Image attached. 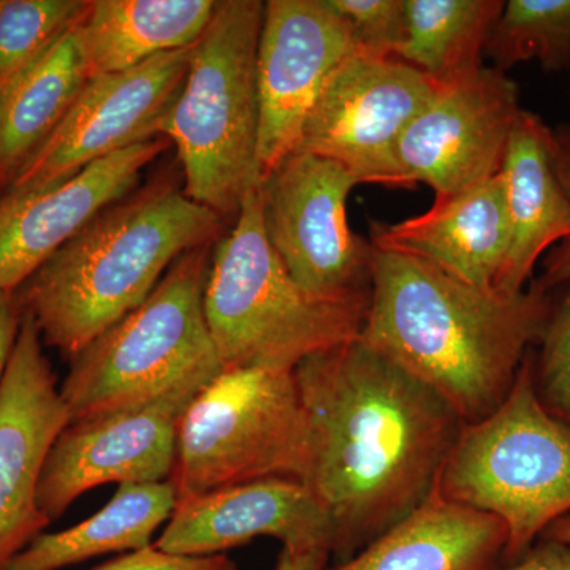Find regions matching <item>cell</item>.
Instances as JSON below:
<instances>
[{
	"label": "cell",
	"instance_id": "1",
	"mask_svg": "<svg viewBox=\"0 0 570 570\" xmlns=\"http://www.w3.org/2000/svg\"><path fill=\"white\" fill-rule=\"evenodd\" d=\"M295 376L309 420L305 483L347 561L425 501L463 420L360 337L309 356Z\"/></svg>",
	"mask_w": 570,
	"mask_h": 570
},
{
	"label": "cell",
	"instance_id": "2",
	"mask_svg": "<svg viewBox=\"0 0 570 570\" xmlns=\"http://www.w3.org/2000/svg\"><path fill=\"white\" fill-rule=\"evenodd\" d=\"M553 291H480L436 266L373 247L360 340L441 396L463 423L508 397L549 321Z\"/></svg>",
	"mask_w": 570,
	"mask_h": 570
},
{
	"label": "cell",
	"instance_id": "3",
	"mask_svg": "<svg viewBox=\"0 0 570 570\" xmlns=\"http://www.w3.org/2000/svg\"><path fill=\"white\" fill-rule=\"evenodd\" d=\"M219 214L159 178L108 206L20 291L41 341L67 358L142 305L170 266L223 232Z\"/></svg>",
	"mask_w": 570,
	"mask_h": 570
},
{
	"label": "cell",
	"instance_id": "4",
	"mask_svg": "<svg viewBox=\"0 0 570 570\" xmlns=\"http://www.w3.org/2000/svg\"><path fill=\"white\" fill-rule=\"evenodd\" d=\"M264 13L262 0H217L163 127L178 151L184 193L224 220L238 217L262 181L257 51Z\"/></svg>",
	"mask_w": 570,
	"mask_h": 570
},
{
	"label": "cell",
	"instance_id": "5",
	"mask_svg": "<svg viewBox=\"0 0 570 570\" xmlns=\"http://www.w3.org/2000/svg\"><path fill=\"white\" fill-rule=\"evenodd\" d=\"M214 247L204 305L224 370H295L360 336L370 302H316L295 284L269 245L258 187Z\"/></svg>",
	"mask_w": 570,
	"mask_h": 570
},
{
	"label": "cell",
	"instance_id": "6",
	"mask_svg": "<svg viewBox=\"0 0 570 570\" xmlns=\"http://www.w3.org/2000/svg\"><path fill=\"white\" fill-rule=\"evenodd\" d=\"M209 247L179 257L142 305L71 356L61 385L70 420L198 393L223 373L205 316Z\"/></svg>",
	"mask_w": 570,
	"mask_h": 570
},
{
	"label": "cell",
	"instance_id": "7",
	"mask_svg": "<svg viewBox=\"0 0 570 570\" xmlns=\"http://www.w3.org/2000/svg\"><path fill=\"white\" fill-rule=\"evenodd\" d=\"M434 487L508 527L502 568L519 561L570 512V428L540 404L531 351L501 406L463 423Z\"/></svg>",
	"mask_w": 570,
	"mask_h": 570
},
{
	"label": "cell",
	"instance_id": "8",
	"mask_svg": "<svg viewBox=\"0 0 570 570\" xmlns=\"http://www.w3.org/2000/svg\"><path fill=\"white\" fill-rule=\"evenodd\" d=\"M309 448L295 370H223L179 420L170 482L178 502L253 480L305 483Z\"/></svg>",
	"mask_w": 570,
	"mask_h": 570
},
{
	"label": "cell",
	"instance_id": "9",
	"mask_svg": "<svg viewBox=\"0 0 570 570\" xmlns=\"http://www.w3.org/2000/svg\"><path fill=\"white\" fill-rule=\"evenodd\" d=\"M356 186L340 164L296 151L258 184L269 245L316 302H370L373 246L347 220L348 195Z\"/></svg>",
	"mask_w": 570,
	"mask_h": 570
},
{
	"label": "cell",
	"instance_id": "10",
	"mask_svg": "<svg viewBox=\"0 0 570 570\" xmlns=\"http://www.w3.org/2000/svg\"><path fill=\"white\" fill-rule=\"evenodd\" d=\"M438 91L400 59L355 51L318 92L295 151L340 164L358 184L401 187L397 145Z\"/></svg>",
	"mask_w": 570,
	"mask_h": 570
},
{
	"label": "cell",
	"instance_id": "11",
	"mask_svg": "<svg viewBox=\"0 0 570 570\" xmlns=\"http://www.w3.org/2000/svg\"><path fill=\"white\" fill-rule=\"evenodd\" d=\"M521 110L519 85L497 67L439 86L397 145L401 187L422 183L448 198L501 174Z\"/></svg>",
	"mask_w": 570,
	"mask_h": 570
},
{
	"label": "cell",
	"instance_id": "12",
	"mask_svg": "<svg viewBox=\"0 0 570 570\" xmlns=\"http://www.w3.org/2000/svg\"><path fill=\"white\" fill-rule=\"evenodd\" d=\"M189 55L190 48L165 52L134 69L89 78L9 190L61 181L111 154L163 137L165 119L186 81Z\"/></svg>",
	"mask_w": 570,
	"mask_h": 570
},
{
	"label": "cell",
	"instance_id": "13",
	"mask_svg": "<svg viewBox=\"0 0 570 570\" xmlns=\"http://www.w3.org/2000/svg\"><path fill=\"white\" fill-rule=\"evenodd\" d=\"M195 395L171 393L135 406L70 420L45 460L37 490L41 513L52 523L81 494L105 483L170 480L179 420Z\"/></svg>",
	"mask_w": 570,
	"mask_h": 570
},
{
	"label": "cell",
	"instance_id": "14",
	"mask_svg": "<svg viewBox=\"0 0 570 570\" xmlns=\"http://www.w3.org/2000/svg\"><path fill=\"white\" fill-rule=\"evenodd\" d=\"M358 51L330 0H268L257 51L262 178L298 145L326 80Z\"/></svg>",
	"mask_w": 570,
	"mask_h": 570
},
{
	"label": "cell",
	"instance_id": "15",
	"mask_svg": "<svg viewBox=\"0 0 570 570\" xmlns=\"http://www.w3.org/2000/svg\"><path fill=\"white\" fill-rule=\"evenodd\" d=\"M69 423L39 328L24 314L0 385V570L51 524L37 490L52 442Z\"/></svg>",
	"mask_w": 570,
	"mask_h": 570
},
{
	"label": "cell",
	"instance_id": "16",
	"mask_svg": "<svg viewBox=\"0 0 570 570\" xmlns=\"http://www.w3.org/2000/svg\"><path fill=\"white\" fill-rule=\"evenodd\" d=\"M167 148L163 137L97 160L77 175L0 194V292H18L108 206L132 194Z\"/></svg>",
	"mask_w": 570,
	"mask_h": 570
},
{
	"label": "cell",
	"instance_id": "17",
	"mask_svg": "<svg viewBox=\"0 0 570 570\" xmlns=\"http://www.w3.org/2000/svg\"><path fill=\"white\" fill-rule=\"evenodd\" d=\"M264 535L281 540L284 549L335 551V528L322 502L306 483L284 478L178 502L153 546L175 557H216Z\"/></svg>",
	"mask_w": 570,
	"mask_h": 570
},
{
	"label": "cell",
	"instance_id": "18",
	"mask_svg": "<svg viewBox=\"0 0 570 570\" xmlns=\"http://www.w3.org/2000/svg\"><path fill=\"white\" fill-rule=\"evenodd\" d=\"M371 246L426 262L480 291L497 292L510 246L504 175L466 193L436 198L420 216L397 224L373 223Z\"/></svg>",
	"mask_w": 570,
	"mask_h": 570
},
{
	"label": "cell",
	"instance_id": "19",
	"mask_svg": "<svg viewBox=\"0 0 570 570\" xmlns=\"http://www.w3.org/2000/svg\"><path fill=\"white\" fill-rule=\"evenodd\" d=\"M508 542L498 517L450 501L434 487L406 519L325 570H498Z\"/></svg>",
	"mask_w": 570,
	"mask_h": 570
},
{
	"label": "cell",
	"instance_id": "20",
	"mask_svg": "<svg viewBox=\"0 0 570 570\" xmlns=\"http://www.w3.org/2000/svg\"><path fill=\"white\" fill-rule=\"evenodd\" d=\"M550 138L538 115L521 110L501 170L510 219L509 253L497 283L501 295L523 292L539 258L570 238V197L551 163Z\"/></svg>",
	"mask_w": 570,
	"mask_h": 570
},
{
	"label": "cell",
	"instance_id": "21",
	"mask_svg": "<svg viewBox=\"0 0 570 570\" xmlns=\"http://www.w3.org/2000/svg\"><path fill=\"white\" fill-rule=\"evenodd\" d=\"M216 6L217 0H89L78 24L89 77L193 47Z\"/></svg>",
	"mask_w": 570,
	"mask_h": 570
},
{
	"label": "cell",
	"instance_id": "22",
	"mask_svg": "<svg viewBox=\"0 0 570 570\" xmlns=\"http://www.w3.org/2000/svg\"><path fill=\"white\" fill-rule=\"evenodd\" d=\"M78 24L0 96V194L58 129L91 78Z\"/></svg>",
	"mask_w": 570,
	"mask_h": 570
},
{
	"label": "cell",
	"instance_id": "23",
	"mask_svg": "<svg viewBox=\"0 0 570 570\" xmlns=\"http://www.w3.org/2000/svg\"><path fill=\"white\" fill-rule=\"evenodd\" d=\"M174 483H124L104 509L69 530L41 532L6 570H59L108 553L153 546V535L174 515Z\"/></svg>",
	"mask_w": 570,
	"mask_h": 570
},
{
	"label": "cell",
	"instance_id": "24",
	"mask_svg": "<svg viewBox=\"0 0 570 570\" xmlns=\"http://www.w3.org/2000/svg\"><path fill=\"white\" fill-rule=\"evenodd\" d=\"M502 0H406V41L396 59L438 86L466 78L483 67Z\"/></svg>",
	"mask_w": 570,
	"mask_h": 570
},
{
	"label": "cell",
	"instance_id": "25",
	"mask_svg": "<svg viewBox=\"0 0 570 570\" xmlns=\"http://www.w3.org/2000/svg\"><path fill=\"white\" fill-rule=\"evenodd\" d=\"M485 51L502 71L527 61L570 70V0H509Z\"/></svg>",
	"mask_w": 570,
	"mask_h": 570
},
{
	"label": "cell",
	"instance_id": "26",
	"mask_svg": "<svg viewBox=\"0 0 570 570\" xmlns=\"http://www.w3.org/2000/svg\"><path fill=\"white\" fill-rule=\"evenodd\" d=\"M88 7L89 0H0V96L82 20Z\"/></svg>",
	"mask_w": 570,
	"mask_h": 570
},
{
	"label": "cell",
	"instance_id": "27",
	"mask_svg": "<svg viewBox=\"0 0 570 570\" xmlns=\"http://www.w3.org/2000/svg\"><path fill=\"white\" fill-rule=\"evenodd\" d=\"M553 295L549 321L531 351L532 381L540 404L570 428V284Z\"/></svg>",
	"mask_w": 570,
	"mask_h": 570
},
{
	"label": "cell",
	"instance_id": "28",
	"mask_svg": "<svg viewBox=\"0 0 570 570\" xmlns=\"http://www.w3.org/2000/svg\"><path fill=\"white\" fill-rule=\"evenodd\" d=\"M347 21L356 48L376 58H395L406 41V0H330Z\"/></svg>",
	"mask_w": 570,
	"mask_h": 570
},
{
	"label": "cell",
	"instance_id": "29",
	"mask_svg": "<svg viewBox=\"0 0 570 570\" xmlns=\"http://www.w3.org/2000/svg\"><path fill=\"white\" fill-rule=\"evenodd\" d=\"M91 570H238L227 554L187 558L164 553L151 546L145 550L124 553Z\"/></svg>",
	"mask_w": 570,
	"mask_h": 570
},
{
	"label": "cell",
	"instance_id": "30",
	"mask_svg": "<svg viewBox=\"0 0 570 570\" xmlns=\"http://www.w3.org/2000/svg\"><path fill=\"white\" fill-rule=\"evenodd\" d=\"M24 318L18 292H0V385L6 377L11 355Z\"/></svg>",
	"mask_w": 570,
	"mask_h": 570
},
{
	"label": "cell",
	"instance_id": "31",
	"mask_svg": "<svg viewBox=\"0 0 570 570\" xmlns=\"http://www.w3.org/2000/svg\"><path fill=\"white\" fill-rule=\"evenodd\" d=\"M498 570H570V546L539 539L519 561Z\"/></svg>",
	"mask_w": 570,
	"mask_h": 570
},
{
	"label": "cell",
	"instance_id": "32",
	"mask_svg": "<svg viewBox=\"0 0 570 570\" xmlns=\"http://www.w3.org/2000/svg\"><path fill=\"white\" fill-rule=\"evenodd\" d=\"M535 283L550 292L570 284V238L551 247L543 261V273Z\"/></svg>",
	"mask_w": 570,
	"mask_h": 570
},
{
	"label": "cell",
	"instance_id": "33",
	"mask_svg": "<svg viewBox=\"0 0 570 570\" xmlns=\"http://www.w3.org/2000/svg\"><path fill=\"white\" fill-rule=\"evenodd\" d=\"M332 553L325 549L281 550L275 570H325Z\"/></svg>",
	"mask_w": 570,
	"mask_h": 570
},
{
	"label": "cell",
	"instance_id": "34",
	"mask_svg": "<svg viewBox=\"0 0 570 570\" xmlns=\"http://www.w3.org/2000/svg\"><path fill=\"white\" fill-rule=\"evenodd\" d=\"M550 153L554 171L570 197V122L551 129Z\"/></svg>",
	"mask_w": 570,
	"mask_h": 570
},
{
	"label": "cell",
	"instance_id": "35",
	"mask_svg": "<svg viewBox=\"0 0 570 570\" xmlns=\"http://www.w3.org/2000/svg\"><path fill=\"white\" fill-rule=\"evenodd\" d=\"M539 539L558 540V542L570 546V512L566 513L561 519L553 521Z\"/></svg>",
	"mask_w": 570,
	"mask_h": 570
}]
</instances>
